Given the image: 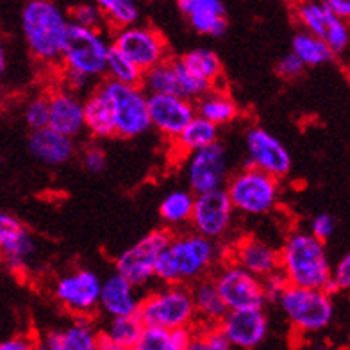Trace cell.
I'll list each match as a JSON object with an SVG mask.
<instances>
[{
	"label": "cell",
	"mask_w": 350,
	"mask_h": 350,
	"mask_svg": "<svg viewBox=\"0 0 350 350\" xmlns=\"http://www.w3.org/2000/svg\"><path fill=\"white\" fill-rule=\"evenodd\" d=\"M98 88L113 109L116 136L136 138L152 127L148 113V95L143 92L142 86H127L106 79Z\"/></svg>",
	"instance_id": "cell-8"
},
{
	"label": "cell",
	"mask_w": 350,
	"mask_h": 350,
	"mask_svg": "<svg viewBox=\"0 0 350 350\" xmlns=\"http://www.w3.org/2000/svg\"><path fill=\"white\" fill-rule=\"evenodd\" d=\"M311 350H341V349H338L336 345H332L331 341H318V343H314Z\"/></svg>",
	"instance_id": "cell-51"
},
{
	"label": "cell",
	"mask_w": 350,
	"mask_h": 350,
	"mask_svg": "<svg viewBox=\"0 0 350 350\" xmlns=\"http://www.w3.org/2000/svg\"><path fill=\"white\" fill-rule=\"evenodd\" d=\"M295 20L302 25V31L320 38L327 43L332 54L345 52L350 45V31L343 20L329 11L325 4L318 2H302L295 8Z\"/></svg>",
	"instance_id": "cell-14"
},
{
	"label": "cell",
	"mask_w": 350,
	"mask_h": 350,
	"mask_svg": "<svg viewBox=\"0 0 350 350\" xmlns=\"http://www.w3.org/2000/svg\"><path fill=\"white\" fill-rule=\"evenodd\" d=\"M218 327L224 331L230 345L252 350L261 345L268 334V317L262 309L229 311Z\"/></svg>",
	"instance_id": "cell-18"
},
{
	"label": "cell",
	"mask_w": 350,
	"mask_h": 350,
	"mask_svg": "<svg viewBox=\"0 0 350 350\" xmlns=\"http://www.w3.org/2000/svg\"><path fill=\"white\" fill-rule=\"evenodd\" d=\"M193 329H177V331H166V329L145 327L143 336L139 340L138 350H186L189 341L193 338Z\"/></svg>",
	"instance_id": "cell-30"
},
{
	"label": "cell",
	"mask_w": 350,
	"mask_h": 350,
	"mask_svg": "<svg viewBox=\"0 0 350 350\" xmlns=\"http://www.w3.org/2000/svg\"><path fill=\"white\" fill-rule=\"evenodd\" d=\"M230 261L259 279H265L281 270V249L258 238H243L232 247Z\"/></svg>",
	"instance_id": "cell-21"
},
{
	"label": "cell",
	"mask_w": 350,
	"mask_h": 350,
	"mask_svg": "<svg viewBox=\"0 0 350 350\" xmlns=\"http://www.w3.org/2000/svg\"><path fill=\"white\" fill-rule=\"evenodd\" d=\"M46 350H66L65 343H63V336H61V331H51L45 338Z\"/></svg>",
	"instance_id": "cell-50"
},
{
	"label": "cell",
	"mask_w": 350,
	"mask_h": 350,
	"mask_svg": "<svg viewBox=\"0 0 350 350\" xmlns=\"http://www.w3.org/2000/svg\"><path fill=\"white\" fill-rule=\"evenodd\" d=\"M66 350H95L100 343V331L95 329L92 318L77 317L74 322L61 329Z\"/></svg>",
	"instance_id": "cell-35"
},
{
	"label": "cell",
	"mask_w": 350,
	"mask_h": 350,
	"mask_svg": "<svg viewBox=\"0 0 350 350\" xmlns=\"http://www.w3.org/2000/svg\"><path fill=\"white\" fill-rule=\"evenodd\" d=\"M179 11L198 34L220 38L227 31L226 8L218 0H179Z\"/></svg>",
	"instance_id": "cell-23"
},
{
	"label": "cell",
	"mask_w": 350,
	"mask_h": 350,
	"mask_svg": "<svg viewBox=\"0 0 350 350\" xmlns=\"http://www.w3.org/2000/svg\"><path fill=\"white\" fill-rule=\"evenodd\" d=\"M148 113L154 129L172 142L197 116L193 102L179 95H148Z\"/></svg>",
	"instance_id": "cell-17"
},
{
	"label": "cell",
	"mask_w": 350,
	"mask_h": 350,
	"mask_svg": "<svg viewBox=\"0 0 350 350\" xmlns=\"http://www.w3.org/2000/svg\"><path fill=\"white\" fill-rule=\"evenodd\" d=\"M142 90L147 95H179L174 57L147 70V72H143Z\"/></svg>",
	"instance_id": "cell-34"
},
{
	"label": "cell",
	"mask_w": 350,
	"mask_h": 350,
	"mask_svg": "<svg viewBox=\"0 0 350 350\" xmlns=\"http://www.w3.org/2000/svg\"><path fill=\"white\" fill-rule=\"evenodd\" d=\"M102 281L93 270L77 268L74 272L63 273L54 282L52 293L68 313L77 317H92L100 306Z\"/></svg>",
	"instance_id": "cell-11"
},
{
	"label": "cell",
	"mask_w": 350,
	"mask_h": 350,
	"mask_svg": "<svg viewBox=\"0 0 350 350\" xmlns=\"http://www.w3.org/2000/svg\"><path fill=\"white\" fill-rule=\"evenodd\" d=\"M306 70V65L297 57L293 52H288L286 55H282L279 65H277V72L279 75H282L284 79H295L299 75H302V72Z\"/></svg>",
	"instance_id": "cell-46"
},
{
	"label": "cell",
	"mask_w": 350,
	"mask_h": 350,
	"mask_svg": "<svg viewBox=\"0 0 350 350\" xmlns=\"http://www.w3.org/2000/svg\"><path fill=\"white\" fill-rule=\"evenodd\" d=\"M220 259V249L213 240L197 232H179L157 261L156 279L163 286H193L206 279V273Z\"/></svg>",
	"instance_id": "cell-1"
},
{
	"label": "cell",
	"mask_w": 350,
	"mask_h": 350,
	"mask_svg": "<svg viewBox=\"0 0 350 350\" xmlns=\"http://www.w3.org/2000/svg\"><path fill=\"white\" fill-rule=\"evenodd\" d=\"M84 122H86V131L93 138L116 136L113 109L100 88L92 90V93L84 98Z\"/></svg>",
	"instance_id": "cell-26"
},
{
	"label": "cell",
	"mask_w": 350,
	"mask_h": 350,
	"mask_svg": "<svg viewBox=\"0 0 350 350\" xmlns=\"http://www.w3.org/2000/svg\"><path fill=\"white\" fill-rule=\"evenodd\" d=\"M281 272L290 286L323 290L327 293L334 291L332 267L325 245L306 230L291 232L282 243Z\"/></svg>",
	"instance_id": "cell-2"
},
{
	"label": "cell",
	"mask_w": 350,
	"mask_h": 350,
	"mask_svg": "<svg viewBox=\"0 0 350 350\" xmlns=\"http://www.w3.org/2000/svg\"><path fill=\"white\" fill-rule=\"evenodd\" d=\"M142 300L138 290L115 272L102 282L98 309L109 318L136 317L142 308Z\"/></svg>",
	"instance_id": "cell-22"
},
{
	"label": "cell",
	"mask_w": 350,
	"mask_h": 350,
	"mask_svg": "<svg viewBox=\"0 0 350 350\" xmlns=\"http://www.w3.org/2000/svg\"><path fill=\"white\" fill-rule=\"evenodd\" d=\"M106 75L107 81H115V83L127 84V86H142V70L134 65L129 57H125L120 51H116L115 46H111Z\"/></svg>",
	"instance_id": "cell-37"
},
{
	"label": "cell",
	"mask_w": 350,
	"mask_h": 350,
	"mask_svg": "<svg viewBox=\"0 0 350 350\" xmlns=\"http://www.w3.org/2000/svg\"><path fill=\"white\" fill-rule=\"evenodd\" d=\"M145 325L139 320V317H124V318H111L100 334L106 338L109 343L120 349H134L138 347L139 340L143 336Z\"/></svg>",
	"instance_id": "cell-31"
},
{
	"label": "cell",
	"mask_w": 350,
	"mask_h": 350,
	"mask_svg": "<svg viewBox=\"0 0 350 350\" xmlns=\"http://www.w3.org/2000/svg\"><path fill=\"white\" fill-rule=\"evenodd\" d=\"M332 286L334 291H347L350 293V252L336 262L332 268Z\"/></svg>",
	"instance_id": "cell-44"
},
{
	"label": "cell",
	"mask_w": 350,
	"mask_h": 350,
	"mask_svg": "<svg viewBox=\"0 0 350 350\" xmlns=\"http://www.w3.org/2000/svg\"><path fill=\"white\" fill-rule=\"evenodd\" d=\"M27 147L29 152L46 166L66 165L75 154L74 139L55 133L51 127L29 134Z\"/></svg>",
	"instance_id": "cell-24"
},
{
	"label": "cell",
	"mask_w": 350,
	"mask_h": 350,
	"mask_svg": "<svg viewBox=\"0 0 350 350\" xmlns=\"http://www.w3.org/2000/svg\"><path fill=\"white\" fill-rule=\"evenodd\" d=\"M180 61L185 63V66L191 74L218 88L217 84L220 83L224 66H221L220 57L215 52L209 51V49H193V51L186 52L185 55H180Z\"/></svg>",
	"instance_id": "cell-33"
},
{
	"label": "cell",
	"mask_w": 350,
	"mask_h": 350,
	"mask_svg": "<svg viewBox=\"0 0 350 350\" xmlns=\"http://www.w3.org/2000/svg\"><path fill=\"white\" fill-rule=\"evenodd\" d=\"M261 281L268 300H279L282 297V293L290 288V282H288V279H286L284 273H282L281 270L272 273V275L265 277Z\"/></svg>",
	"instance_id": "cell-45"
},
{
	"label": "cell",
	"mask_w": 350,
	"mask_h": 350,
	"mask_svg": "<svg viewBox=\"0 0 350 350\" xmlns=\"http://www.w3.org/2000/svg\"><path fill=\"white\" fill-rule=\"evenodd\" d=\"M232 215H234V206L230 202L227 189H218L211 193L197 195L193 218L189 226L197 234L217 241L227 234L232 224Z\"/></svg>",
	"instance_id": "cell-16"
},
{
	"label": "cell",
	"mask_w": 350,
	"mask_h": 350,
	"mask_svg": "<svg viewBox=\"0 0 350 350\" xmlns=\"http://www.w3.org/2000/svg\"><path fill=\"white\" fill-rule=\"evenodd\" d=\"M197 195L188 189L170 191L159 204V215L166 227H183L191 224Z\"/></svg>",
	"instance_id": "cell-29"
},
{
	"label": "cell",
	"mask_w": 350,
	"mask_h": 350,
	"mask_svg": "<svg viewBox=\"0 0 350 350\" xmlns=\"http://www.w3.org/2000/svg\"><path fill=\"white\" fill-rule=\"evenodd\" d=\"M20 22L31 54L46 65H61L63 45L70 27L68 13L49 0H31L23 5Z\"/></svg>",
	"instance_id": "cell-3"
},
{
	"label": "cell",
	"mask_w": 350,
	"mask_h": 350,
	"mask_svg": "<svg viewBox=\"0 0 350 350\" xmlns=\"http://www.w3.org/2000/svg\"><path fill=\"white\" fill-rule=\"evenodd\" d=\"M195 109H197V116L211 122L217 127L234 122L240 115L238 104L229 97V93H226L220 88H215L208 95H204L200 100L195 102Z\"/></svg>",
	"instance_id": "cell-27"
},
{
	"label": "cell",
	"mask_w": 350,
	"mask_h": 350,
	"mask_svg": "<svg viewBox=\"0 0 350 350\" xmlns=\"http://www.w3.org/2000/svg\"><path fill=\"white\" fill-rule=\"evenodd\" d=\"M5 68V57H4V51H0V70Z\"/></svg>",
	"instance_id": "cell-53"
},
{
	"label": "cell",
	"mask_w": 350,
	"mask_h": 350,
	"mask_svg": "<svg viewBox=\"0 0 350 350\" xmlns=\"http://www.w3.org/2000/svg\"><path fill=\"white\" fill-rule=\"evenodd\" d=\"M49 106H51V120L49 127L66 138L74 139L86 131L84 122V100L79 95L68 92L65 88H57L49 93Z\"/></svg>",
	"instance_id": "cell-20"
},
{
	"label": "cell",
	"mask_w": 350,
	"mask_h": 350,
	"mask_svg": "<svg viewBox=\"0 0 350 350\" xmlns=\"http://www.w3.org/2000/svg\"><path fill=\"white\" fill-rule=\"evenodd\" d=\"M193 295L195 313H197V325L200 327H218L221 320L229 313L226 302L220 297L213 277H206L202 281L189 286Z\"/></svg>",
	"instance_id": "cell-25"
},
{
	"label": "cell",
	"mask_w": 350,
	"mask_h": 350,
	"mask_svg": "<svg viewBox=\"0 0 350 350\" xmlns=\"http://www.w3.org/2000/svg\"><path fill=\"white\" fill-rule=\"evenodd\" d=\"M172 236V230L166 227L148 232L138 243H134L116 258V273L129 281L136 290L150 284L156 279L157 261L170 243Z\"/></svg>",
	"instance_id": "cell-9"
},
{
	"label": "cell",
	"mask_w": 350,
	"mask_h": 350,
	"mask_svg": "<svg viewBox=\"0 0 350 350\" xmlns=\"http://www.w3.org/2000/svg\"><path fill=\"white\" fill-rule=\"evenodd\" d=\"M291 52L299 57L306 66H322L334 57L327 43L313 34L299 31L291 40Z\"/></svg>",
	"instance_id": "cell-32"
},
{
	"label": "cell",
	"mask_w": 350,
	"mask_h": 350,
	"mask_svg": "<svg viewBox=\"0 0 350 350\" xmlns=\"http://www.w3.org/2000/svg\"><path fill=\"white\" fill-rule=\"evenodd\" d=\"M327 5L329 11H331L334 16H338L340 20H349L350 18V0H327L323 2Z\"/></svg>",
	"instance_id": "cell-48"
},
{
	"label": "cell",
	"mask_w": 350,
	"mask_h": 350,
	"mask_svg": "<svg viewBox=\"0 0 350 350\" xmlns=\"http://www.w3.org/2000/svg\"><path fill=\"white\" fill-rule=\"evenodd\" d=\"M334 229H336V221H334V218H332L331 215H327V213H320V215H317V217L311 220V224H309V232L320 241L329 240L332 236V232H334Z\"/></svg>",
	"instance_id": "cell-43"
},
{
	"label": "cell",
	"mask_w": 350,
	"mask_h": 350,
	"mask_svg": "<svg viewBox=\"0 0 350 350\" xmlns=\"http://www.w3.org/2000/svg\"><path fill=\"white\" fill-rule=\"evenodd\" d=\"M249 166H254L275 179H282L291 170V156L284 143L262 127H250L245 134Z\"/></svg>",
	"instance_id": "cell-15"
},
{
	"label": "cell",
	"mask_w": 350,
	"mask_h": 350,
	"mask_svg": "<svg viewBox=\"0 0 350 350\" xmlns=\"http://www.w3.org/2000/svg\"><path fill=\"white\" fill-rule=\"evenodd\" d=\"M291 327L300 334H314L329 327L334 317L331 293L323 290H306L290 286L277 300Z\"/></svg>",
	"instance_id": "cell-6"
},
{
	"label": "cell",
	"mask_w": 350,
	"mask_h": 350,
	"mask_svg": "<svg viewBox=\"0 0 350 350\" xmlns=\"http://www.w3.org/2000/svg\"><path fill=\"white\" fill-rule=\"evenodd\" d=\"M186 350H213L211 343L208 341V338H206V332H204L202 327H195L193 331V338H191V341H189V345Z\"/></svg>",
	"instance_id": "cell-49"
},
{
	"label": "cell",
	"mask_w": 350,
	"mask_h": 350,
	"mask_svg": "<svg viewBox=\"0 0 350 350\" xmlns=\"http://www.w3.org/2000/svg\"><path fill=\"white\" fill-rule=\"evenodd\" d=\"M215 143H218V127L200 116H195L188 127L174 139L175 147L186 157L211 147Z\"/></svg>",
	"instance_id": "cell-28"
},
{
	"label": "cell",
	"mask_w": 350,
	"mask_h": 350,
	"mask_svg": "<svg viewBox=\"0 0 350 350\" xmlns=\"http://www.w3.org/2000/svg\"><path fill=\"white\" fill-rule=\"evenodd\" d=\"M111 46L113 45L104 38L102 31L79 27L70 22L61 54V66L81 72L90 79H100L106 75Z\"/></svg>",
	"instance_id": "cell-7"
},
{
	"label": "cell",
	"mask_w": 350,
	"mask_h": 350,
	"mask_svg": "<svg viewBox=\"0 0 350 350\" xmlns=\"http://www.w3.org/2000/svg\"><path fill=\"white\" fill-rule=\"evenodd\" d=\"M23 120L27 125L31 133L34 131H42L49 127L51 120V106H49V95H40L34 97L25 104L23 107Z\"/></svg>",
	"instance_id": "cell-39"
},
{
	"label": "cell",
	"mask_w": 350,
	"mask_h": 350,
	"mask_svg": "<svg viewBox=\"0 0 350 350\" xmlns=\"http://www.w3.org/2000/svg\"><path fill=\"white\" fill-rule=\"evenodd\" d=\"M90 83H92V79L88 77V75L61 66V88H65V90L77 95L81 92H86L88 88H90Z\"/></svg>",
	"instance_id": "cell-42"
},
{
	"label": "cell",
	"mask_w": 350,
	"mask_h": 350,
	"mask_svg": "<svg viewBox=\"0 0 350 350\" xmlns=\"http://www.w3.org/2000/svg\"><path fill=\"white\" fill-rule=\"evenodd\" d=\"M111 45L129 57L142 72L161 65L170 59L166 40L157 29L150 25H134V27L116 31Z\"/></svg>",
	"instance_id": "cell-12"
},
{
	"label": "cell",
	"mask_w": 350,
	"mask_h": 350,
	"mask_svg": "<svg viewBox=\"0 0 350 350\" xmlns=\"http://www.w3.org/2000/svg\"><path fill=\"white\" fill-rule=\"evenodd\" d=\"M68 16L70 22L79 25V27L93 29V31H102V29L107 25L98 2H95V4L74 5V8L68 11Z\"/></svg>",
	"instance_id": "cell-40"
},
{
	"label": "cell",
	"mask_w": 350,
	"mask_h": 350,
	"mask_svg": "<svg viewBox=\"0 0 350 350\" xmlns=\"http://www.w3.org/2000/svg\"><path fill=\"white\" fill-rule=\"evenodd\" d=\"M213 281L229 311L262 309L268 300L261 279L232 261L221 262L213 273Z\"/></svg>",
	"instance_id": "cell-10"
},
{
	"label": "cell",
	"mask_w": 350,
	"mask_h": 350,
	"mask_svg": "<svg viewBox=\"0 0 350 350\" xmlns=\"http://www.w3.org/2000/svg\"><path fill=\"white\" fill-rule=\"evenodd\" d=\"M115 350H138V349H136V347H134V349H120V347H115Z\"/></svg>",
	"instance_id": "cell-54"
},
{
	"label": "cell",
	"mask_w": 350,
	"mask_h": 350,
	"mask_svg": "<svg viewBox=\"0 0 350 350\" xmlns=\"http://www.w3.org/2000/svg\"><path fill=\"white\" fill-rule=\"evenodd\" d=\"M175 72H177V84H179V97L186 98L189 102H197L208 95L211 90H215L211 83L204 81V79L197 77L195 74H191L188 68L185 66V63L180 61V57H174Z\"/></svg>",
	"instance_id": "cell-38"
},
{
	"label": "cell",
	"mask_w": 350,
	"mask_h": 350,
	"mask_svg": "<svg viewBox=\"0 0 350 350\" xmlns=\"http://www.w3.org/2000/svg\"><path fill=\"white\" fill-rule=\"evenodd\" d=\"M227 152L221 143L198 150L186 157V180L191 193L204 195L226 189L229 183Z\"/></svg>",
	"instance_id": "cell-13"
},
{
	"label": "cell",
	"mask_w": 350,
	"mask_h": 350,
	"mask_svg": "<svg viewBox=\"0 0 350 350\" xmlns=\"http://www.w3.org/2000/svg\"><path fill=\"white\" fill-rule=\"evenodd\" d=\"M81 165L90 174H102L106 170L107 156L98 143H88L81 150Z\"/></svg>",
	"instance_id": "cell-41"
},
{
	"label": "cell",
	"mask_w": 350,
	"mask_h": 350,
	"mask_svg": "<svg viewBox=\"0 0 350 350\" xmlns=\"http://www.w3.org/2000/svg\"><path fill=\"white\" fill-rule=\"evenodd\" d=\"M0 249L8 267L14 272H22L36 250L31 230L10 213L0 215Z\"/></svg>",
	"instance_id": "cell-19"
},
{
	"label": "cell",
	"mask_w": 350,
	"mask_h": 350,
	"mask_svg": "<svg viewBox=\"0 0 350 350\" xmlns=\"http://www.w3.org/2000/svg\"><path fill=\"white\" fill-rule=\"evenodd\" d=\"M98 5L113 33L138 25L139 8L131 0H98Z\"/></svg>",
	"instance_id": "cell-36"
},
{
	"label": "cell",
	"mask_w": 350,
	"mask_h": 350,
	"mask_svg": "<svg viewBox=\"0 0 350 350\" xmlns=\"http://www.w3.org/2000/svg\"><path fill=\"white\" fill-rule=\"evenodd\" d=\"M234 211L243 215H265L272 211L281 198V183L272 175L245 166L236 172L226 186Z\"/></svg>",
	"instance_id": "cell-5"
},
{
	"label": "cell",
	"mask_w": 350,
	"mask_h": 350,
	"mask_svg": "<svg viewBox=\"0 0 350 350\" xmlns=\"http://www.w3.org/2000/svg\"><path fill=\"white\" fill-rule=\"evenodd\" d=\"M0 350H38V340L25 334H16L2 341Z\"/></svg>",
	"instance_id": "cell-47"
},
{
	"label": "cell",
	"mask_w": 350,
	"mask_h": 350,
	"mask_svg": "<svg viewBox=\"0 0 350 350\" xmlns=\"http://www.w3.org/2000/svg\"><path fill=\"white\" fill-rule=\"evenodd\" d=\"M95 350H115V345H113V343H109V341H107L106 338L100 334V343H98V347Z\"/></svg>",
	"instance_id": "cell-52"
},
{
	"label": "cell",
	"mask_w": 350,
	"mask_h": 350,
	"mask_svg": "<svg viewBox=\"0 0 350 350\" xmlns=\"http://www.w3.org/2000/svg\"><path fill=\"white\" fill-rule=\"evenodd\" d=\"M145 327L193 329L197 327L193 295L188 286H161L143 297L138 313Z\"/></svg>",
	"instance_id": "cell-4"
}]
</instances>
